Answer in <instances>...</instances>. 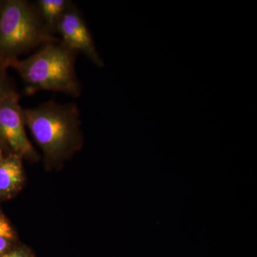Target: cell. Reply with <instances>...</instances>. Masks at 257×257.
Segmentation results:
<instances>
[{"instance_id": "6da1fadb", "label": "cell", "mask_w": 257, "mask_h": 257, "mask_svg": "<svg viewBox=\"0 0 257 257\" xmlns=\"http://www.w3.org/2000/svg\"><path fill=\"white\" fill-rule=\"evenodd\" d=\"M25 125L40 146L48 165L59 164L82 145L79 110L74 103L50 100L23 110Z\"/></svg>"}, {"instance_id": "7a4b0ae2", "label": "cell", "mask_w": 257, "mask_h": 257, "mask_svg": "<svg viewBox=\"0 0 257 257\" xmlns=\"http://www.w3.org/2000/svg\"><path fill=\"white\" fill-rule=\"evenodd\" d=\"M78 54L61 41L52 42L40 47L28 58L13 61L8 68L20 74L29 94L54 91L79 97L82 86L76 72Z\"/></svg>"}, {"instance_id": "3957f363", "label": "cell", "mask_w": 257, "mask_h": 257, "mask_svg": "<svg viewBox=\"0 0 257 257\" xmlns=\"http://www.w3.org/2000/svg\"><path fill=\"white\" fill-rule=\"evenodd\" d=\"M60 38L51 34L37 5L27 0H3L0 12V62L8 68L13 62Z\"/></svg>"}, {"instance_id": "277c9868", "label": "cell", "mask_w": 257, "mask_h": 257, "mask_svg": "<svg viewBox=\"0 0 257 257\" xmlns=\"http://www.w3.org/2000/svg\"><path fill=\"white\" fill-rule=\"evenodd\" d=\"M20 94L16 90L10 93L0 104V146L30 160H36L38 155L25 132L23 109L20 104Z\"/></svg>"}, {"instance_id": "5b68a950", "label": "cell", "mask_w": 257, "mask_h": 257, "mask_svg": "<svg viewBox=\"0 0 257 257\" xmlns=\"http://www.w3.org/2000/svg\"><path fill=\"white\" fill-rule=\"evenodd\" d=\"M57 33L65 46L77 53L84 54L97 67H104V61L96 50L92 34L74 3L61 19Z\"/></svg>"}, {"instance_id": "8992f818", "label": "cell", "mask_w": 257, "mask_h": 257, "mask_svg": "<svg viewBox=\"0 0 257 257\" xmlns=\"http://www.w3.org/2000/svg\"><path fill=\"white\" fill-rule=\"evenodd\" d=\"M22 157L9 155L0 162V196L9 197L21 187L24 182Z\"/></svg>"}, {"instance_id": "52a82bcc", "label": "cell", "mask_w": 257, "mask_h": 257, "mask_svg": "<svg viewBox=\"0 0 257 257\" xmlns=\"http://www.w3.org/2000/svg\"><path fill=\"white\" fill-rule=\"evenodd\" d=\"M35 4L47 30L55 35L61 19L74 3L70 0H39Z\"/></svg>"}, {"instance_id": "ba28073f", "label": "cell", "mask_w": 257, "mask_h": 257, "mask_svg": "<svg viewBox=\"0 0 257 257\" xmlns=\"http://www.w3.org/2000/svg\"><path fill=\"white\" fill-rule=\"evenodd\" d=\"M8 69L6 66L0 62V104L10 93L16 90L7 72Z\"/></svg>"}, {"instance_id": "9c48e42d", "label": "cell", "mask_w": 257, "mask_h": 257, "mask_svg": "<svg viewBox=\"0 0 257 257\" xmlns=\"http://www.w3.org/2000/svg\"><path fill=\"white\" fill-rule=\"evenodd\" d=\"M1 257H35L31 251L26 248H18L9 250Z\"/></svg>"}, {"instance_id": "30bf717a", "label": "cell", "mask_w": 257, "mask_h": 257, "mask_svg": "<svg viewBox=\"0 0 257 257\" xmlns=\"http://www.w3.org/2000/svg\"><path fill=\"white\" fill-rule=\"evenodd\" d=\"M0 236H5L11 239L13 237V230L11 226L5 219L0 217Z\"/></svg>"}, {"instance_id": "8fae6325", "label": "cell", "mask_w": 257, "mask_h": 257, "mask_svg": "<svg viewBox=\"0 0 257 257\" xmlns=\"http://www.w3.org/2000/svg\"><path fill=\"white\" fill-rule=\"evenodd\" d=\"M10 240L5 236H0V257L9 251L10 245H11Z\"/></svg>"}, {"instance_id": "7c38bea8", "label": "cell", "mask_w": 257, "mask_h": 257, "mask_svg": "<svg viewBox=\"0 0 257 257\" xmlns=\"http://www.w3.org/2000/svg\"><path fill=\"white\" fill-rule=\"evenodd\" d=\"M5 156L3 155V150L1 146H0V162H2L3 160H4Z\"/></svg>"}, {"instance_id": "4fadbf2b", "label": "cell", "mask_w": 257, "mask_h": 257, "mask_svg": "<svg viewBox=\"0 0 257 257\" xmlns=\"http://www.w3.org/2000/svg\"><path fill=\"white\" fill-rule=\"evenodd\" d=\"M3 0H2L1 3H0V12H1L2 5H3Z\"/></svg>"}]
</instances>
